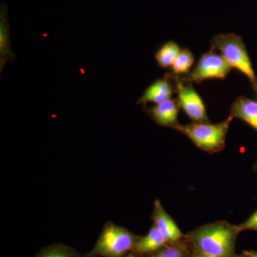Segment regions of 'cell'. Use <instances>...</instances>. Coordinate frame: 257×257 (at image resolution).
Segmentation results:
<instances>
[{
    "label": "cell",
    "mask_w": 257,
    "mask_h": 257,
    "mask_svg": "<svg viewBox=\"0 0 257 257\" xmlns=\"http://www.w3.org/2000/svg\"><path fill=\"white\" fill-rule=\"evenodd\" d=\"M239 231L226 222L206 225L193 232L192 240L199 252L207 257H231Z\"/></svg>",
    "instance_id": "cell-1"
},
{
    "label": "cell",
    "mask_w": 257,
    "mask_h": 257,
    "mask_svg": "<svg viewBox=\"0 0 257 257\" xmlns=\"http://www.w3.org/2000/svg\"><path fill=\"white\" fill-rule=\"evenodd\" d=\"M233 116L218 124L194 122L187 125L177 124L173 128L183 134L194 145L209 153L220 152L225 147V141Z\"/></svg>",
    "instance_id": "cell-2"
},
{
    "label": "cell",
    "mask_w": 257,
    "mask_h": 257,
    "mask_svg": "<svg viewBox=\"0 0 257 257\" xmlns=\"http://www.w3.org/2000/svg\"><path fill=\"white\" fill-rule=\"evenodd\" d=\"M211 50H219L231 67L246 76L255 91L257 77L241 37L235 34L216 35L211 41Z\"/></svg>",
    "instance_id": "cell-3"
},
{
    "label": "cell",
    "mask_w": 257,
    "mask_h": 257,
    "mask_svg": "<svg viewBox=\"0 0 257 257\" xmlns=\"http://www.w3.org/2000/svg\"><path fill=\"white\" fill-rule=\"evenodd\" d=\"M232 67L222 55H218L214 50L201 57L195 68L189 74L181 77L186 82L199 84L209 79H224Z\"/></svg>",
    "instance_id": "cell-4"
},
{
    "label": "cell",
    "mask_w": 257,
    "mask_h": 257,
    "mask_svg": "<svg viewBox=\"0 0 257 257\" xmlns=\"http://www.w3.org/2000/svg\"><path fill=\"white\" fill-rule=\"evenodd\" d=\"M172 74L175 83L179 105L194 122H208L207 111L202 98L193 87L192 83L186 82L179 76Z\"/></svg>",
    "instance_id": "cell-5"
},
{
    "label": "cell",
    "mask_w": 257,
    "mask_h": 257,
    "mask_svg": "<svg viewBox=\"0 0 257 257\" xmlns=\"http://www.w3.org/2000/svg\"><path fill=\"white\" fill-rule=\"evenodd\" d=\"M133 242V236L126 230L111 225L103 231L95 250L104 256L116 257L130 249Z\"/></svg>",
    "instance_id": "cell-6"
},
{
    "label": "cell",
    "mask_w": 257,
    "mask_h": 257,
    "mask_svg": "<svg viewBox=\"0 0 257 257\" xmlns=\"http://www.w3.org/2000/svg\"><path fill=\"white\" fill-rule=\"evenodd\" d=\"M175 92V83L172 74L167 73L165 77L157 79L147 88L143 95L139 99L138 104H146L149 102L160 104L172 99Z\"/></svg>",
    "instance_id": "cell-7"
},
{
    "label": "cell",
    "mask_w": 257,
    "mask_h": 257,
    "mask_svg": "<svg viewBox=\"0 0 257 257\" xmlns=\"http://www.w3.org/2000/svg\"><path fill=\"white\" fill-rule=\"evenodd\" d=\"M180 106L177 99H171L147 108V111L152 119L160 126L173 128L178 124L177 116Z\"/></svg>",
    "instance_id": "cell-8"
},
{
    "label": "cell",
    "mask_w": 257,
    "mask_h": 257,
    "mask_svg": "<svg viewBox=\"0 0 257 257\" xmlns=\"http://www.w3.org/2000/svg\"><path fill=\"white\" fill-rule=\"evenodd\" d=\"M154 221L155 226L160 230L167 241H176L182 236L175 221L165 210L160 201L156 200L154 210Z\"/></svg>",
    "instance_id": "cell-9"
},
{
    "label": "cell",
    "mask_w": 257,
    "mask_h": 257,
    "mask_svg": "<svg viewBox=\"0 0 257 257\" xmlns=\"http://www.w3.org/2000/svg\"><path fill=\"white\" fill-rule=\"evenodd\" d=\"M231 115L243 120L257 132V101L239 96L231 106Z\"/></svg>",
    "instance_id": "cell-10"
},
{
    "label": "cell",
    "mask_w": 257,
    "mask_h": 257,
    "mask_svg": "<svg viewBox=\"0 0 257 257\" xmlns=\"http://www.w3.org/2000/svg\"><path fill=\"white\" fill-rule=\"evenodd\" d=\"M15 55L11 50L10 42V26L8 20V9L5 5H1L0 12V68L1 72L5 64L12 62Z\"/></svg>",
    "instance_id": "cell-11"
},
{
    "label": "cell",
    "mask_w": 257,
    "mask_h": 257,
    "mask_svg": "<svg viewBox=\"0 0 257 257\" xmlns=\"http://www.w3.org/2000/svg\"><path fill=\"white\" fill-rule=\"evenodd\" d=\"M167 240L162 234L157 226H153L148 234L135 244V248L142 253L151 252L156 251L163 246Z\"/></svg>",
    "instance_id": "cell-12"
},
{
    "label": "cell",
    "mask_w": 257,
    "mask_h": 257,
    "mask_svg": "<svg viewBox=\"0 0 257 257\" xmlns=\"http://www.w3.org/2000/svg\"><path fill=\"white\" fill-rule=\"evenodd\" d=\"M180 51L175 42H167L157 51L155 60L162 68H168L172 67Z\"/></svg>",
    "instance_id": "cell-13"
},
{
    "label": "cell",
    "mask_w": 257,
    "mask_h": 257,
    "mask_svg": "<svg viewBox=\"0 0 257 257\" xmlns=\"http://www.w3.org/2000/svg\"><path fill=\"white\" fill-rule=\"evenodd\" d=\"M194 62V56L188 49L181 50L178 56L172 66V74L179 76L180 74H189L191 67Z\"/></svg>",
    "instance_id": "cell-14"
},
{
    "label": "cell",
    "mask_w": 257,
    "mask_h": 257,
    "mask_svg": "<svg viewBox=\"0 0 257 257\" xmlns=\"http://www.w3.org/2000/svg\"><path fill=\"white\" fill-rule=\"evenodd\" d=\"M236 226L237 231H241L244 230H253L257 231V210L254 211L248 219H246L242 224Z\"/></svg>",
    "instance_id": "cell-15"
},
{
    "label": "cell",
    "mask_w": 257,
    "mask_h": 257,
    "mask_svg": "<svg viewBox=\"0 0 257 257\" xmlns=\"http://www.w3.org/2000/svg\"><path fill=\"white\" fill-rule=\"evenodd\" d=\"M154 257H183V253L177 247H168L161 251Z\"/></svg>",
    "instance_id": "cell-16"
},
{
    "label": "cell",
    "mask_w": 257,
    "mask_h": 257,
    "mask_svg": "<svg viewBox=\"0 0 257 257\" xmlns=\"http://www.w3.org/2000/svg\"><path fill=\"white\" fill-rule=\"evenodd\" d=\"M42 257H69L64 253L63 252H61V251H49L45 254L43 255Z\"/></svg>",
    "instance_id": "cell-17"
},
{
    "label": "cell",
    "mask_w": 257,
    "mask_h": 257,
    "mask_svg": "<svg viewBox=\"0 0 257 257\" xmlns=\"http://www.w3.org/2000/svg\"><path fill=\"white\" fill-rule=\"evenodd\" d=\"M243 257H257V252L254 251H246Z\"/></svg>",
    "instance_id": "cell-18"
},
{
    "label": "cell",
    "mask_w": 257,
    "mask_h": 257,
    "mask_svg": "<svg viewBox=\"0 0 257 257\" xmlns=\"http://www.w3.org/2000/svg\"><path fill=\"white\" fill-rule=\"evenodd\" d=\"M194 257H207V256H204V255H203V254H202V253H200V254L197 255V256H194Z\"/></svg>",
    "instance_id": "cell-19"
},
{
    "label": "cell",
    "mask_w": 257,
    "mask_h": 257,
    "mask_svg": "<svg viewBox=\"0 0 257 257\" xmlns=\"http://www.w3.org/2000/svg\"><path fill=\"white\" fill-rule=\"evenodd\" d=\"M256 92H257V89H256Z\"/></svg>",
    "instance_id": "cell-20"
},
{
    "label": "cell",
    "mask_w": 257,
    "mask_h": 257,
    "mask_svg": "<svg viewBox=\"0 0 257 257\" xmlns=\"http://www.w3.org/2000/svg\"><path fill=\"white\" fill-rule=\"evenodd\" d=\"M241 257H243V256H241Z\"/></svg>",
    "instance_id": "cell-21"
}]
</instances>
